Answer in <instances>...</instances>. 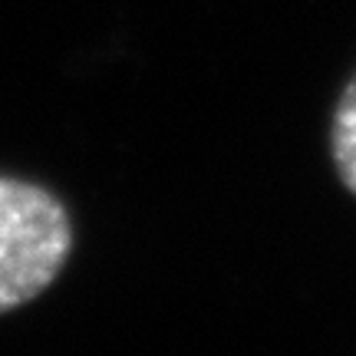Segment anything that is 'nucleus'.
<instances>
[{
	"label": "nucleus",
	"instance_id": "2",
	"mask_svg": "<svg viewBox=\"0 0 356 356\" xmlns=\"http://www.w3.org/2000/svg\"><path fill=\"white\" fill-rule=\"evenodd\" d=\"M330 159L343 181V188L356 198V73L343 86L330 115Z\"/></svg>",
	"mask_w": 356,
	"mask_h": 356
},
{
	"label": "nucleus",
	"instance_id": "1",
	"mask_svg": "<svg viewBox=\"0 0 356 356\" xmlns=\"http://www.w3.org/2000/svg\"><path fill=\"white\" fill-rule=\"evenodd\" d=\"M73 254V218L47 185L0 175V314L37 300Z\"/></svg>",
	"mask_w": 356,
	"mask_h": 356
}]
</instances>
